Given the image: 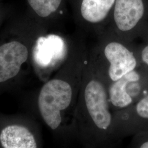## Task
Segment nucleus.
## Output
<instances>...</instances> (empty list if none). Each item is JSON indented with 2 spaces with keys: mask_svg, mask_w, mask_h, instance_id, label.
Here are the masks:
<instances>
[{
  "mask_svg": "<svg viewBox=\"0 0 148 148\" xmlns=\"http://www.w3.org/2000/svg\"><path fill=\"white\" fill-rule=\"evenodd\" d=\"M130 146L135 148H148V130L134 134Z\"/></svg>",
  "mask_w": 148,
  "mask_h": 148,
  "instance_id": "nucleus-11",
  "label": "nucleus"
},
{
  "mask_svg": "<svg viewBox=\"0 0 148 148\" xmlns=\"http://www.w3.org/2000/svg\"><path fill=\"white\" fill-rule=\"evenodd\" d=\"M106 32L101 34L99 43L88 54L109 86L142 64L128 40L110 29Z\"/></svg>",
  "mask_w": 148,
  "mask_h": 148,
  "instance_id": "nucleus-3",
  "label": "nucleus"
},
{
  "mask_svg": "<svg viewBox=\"0 0 148 148\" xmlns=\"http://www.w3.org/2000/svg\"><path fill=\"white\" fill-rule=\"evenodd\" d=\"M0 142L3 148H36L37 145L34 135L27 128L10 125L2 130Z\"/></svg>",
  "mask_w": 148,
  "mask_h": 148,
  "instance_id": "nucleus-9",
  "label": "nucleus"
},
{
  "mask_svg": "<svg viewBox=\"0 0 148 148\" xmlns=\"http://www.w3.org/2000/svg\"><path fill=\"white\" fill-rule=\"evenodd\" d=\"M7 14V10L4 6L0 3V18L5 14Z\"/></svg>",
  "mask_w": 148,
  "mask_h": 148,
  "instance_id": "nucleus-13",
  "label": "nucleus"
},
{
  "mask_svg": "<svg viewBox=\"0 0 148 148\" xmlns=\"http://www.w3.org/2000/svg\"><path fill=\"white\" fill-rule=\"evenodd\" d=\"M144 5L143 0H116L114 6L112 32L128 40L143 18Z\"/></svg>",
  "mask_w": 148,
  "mask_h": 148,
  "instance_id": "nucleus-6",
  "label": "nucleus"
},
{
  "mask_svg": "<svg viewBox=\"0 0 148 148\" xmlns=\"http://www.w3.org/2000/svg\"><path fill=\"white\" fill-rule=\"evenodd\" d=\"M116 0H82L81 16L88 26L98 29L114 7Z\"/></svg>",
  "mask_w": 148,
  "mask_h": 148,
  "instance_id": "nucleus-8",
  "label": "nucleus"
},
{
  "mask_svg": "<svg viewBox=\"0 0 148 148\" xmlns=\"http://www.w3.org/2000/svg\"><path fill=\"white\" fill-rule=\"evenodd\" d=\"M74 137L86 148H110L113 131L108 85L88 54L73 120Z\"/></svg>",
  "mask_w": 148,
  "mask_h": 148,
  "instance_id": "nucleus-1",
  "label": "nucleus"
},
{
  "mask_svg": "<svg viewBox=\"0 0 148 148\" xmlns=\"http://www.w3.org/2000/svg\"><path fill=\"white\" fill-rule=\"evenodd\" d=\"M0 1H1V0H0Z\"/></svg>",
  "mask_w": 148,
  "mask_h": 148,
  "instance_id": "nucleus-14",
  "label": "nucleus"
},
{
  "mask_svg": "<svg viewBox=\"0 0 148 148\" xmlns=\"http://www.w3.org/2000/svg\"><path fill=\"white\" fill-rule=\"evenodd\" d=\"M112 115L114 135L117 143L148 130V93L126 108L113 111Z\"/></svg>",
  "mask_w": 148,
  "mask_h": 148,
  "instance_id": "nucleus-5",
  "label": "nucleus"
},
{
  "mask_svg": "<svg viewBox=\"0 0 148 148\" xmlns=\"http://www.w3.org/2000/svg\"><path fill=\"white\" fill-rule=\"evenodd\" d=\"M29 12L35 17L46 19L56 15L62 7L63 0H26Z\"/></svg>",
  "mask_w": 148,
  "mask_h": 148,
  "instance_id": "nucleus-10",
  "label": "nucleus"
},
{
  "mask_svg": "<svg viewBox=\"0 0 148 148\" xmlns=\"http://www.w3.org/2000/svg\"><path fill=\"white\" fill-rule=\"evenodd\" d=\"M29 50L25 45L12 40L0 46V83L15 77L22 64L28 58Z\"/></svg>",
  "mask_w": 148,
  "mask_h": 148,
  "instance_id": "nucleus-7",
  "label": "nucleus"
},
{
  "mask_svg": "<svg viewBox=\"0 0 148 148\" xmlns=\"http://www.w3.org/2000/svg\"><path fill=\"white\" fill-rule=\"evenodd\" d=\"M87 58L81 54L69 56L64 78L49 80L43 86L38 106L43 120L52 130H57L63 122V113L74 116Z\"/></svg>",
  "mask_w": 148,
  "mask_h": 148,
  "instance_id": "nucleus-2",
  "label": "nucleus"
},
{
  "mask_svg": "<svg viewBox=\"0 0 148 148\" xmlns=\"http://www.w3.org/2000/svg\"><path fill=\"white\" fill-rule=\"evenodd\" d=\"M148 93V67L143 64L108 86L112 112L132 105Z\"/></svg>",
  "mask_w": 148,
  "mask_h": 148,
  "instance_id": "nucleus-4",
  "label": "nucleus"
},
{
  "mask_svg": "<svg viewBox=\"0 0 148 148\" xmlns=\"http://www.w3.org/2000/svg\"><path fill=\"white\" fill-rule=\"evenodd\" d=\"M141 64L148 67V45L143 48L139 54Z\"/></svg>",
  "mask_w": 148,
  "mask_h": 148,
  "instance_id": "nucleus-12",
  "label": "nucleus"
}]
</instances>
